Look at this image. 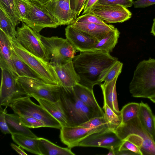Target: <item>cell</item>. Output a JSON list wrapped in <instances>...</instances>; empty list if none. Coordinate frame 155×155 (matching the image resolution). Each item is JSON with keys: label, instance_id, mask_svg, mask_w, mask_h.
<instances>
[{"label": "cell", "instance_id": "cell-10", "mask_svg": "<svg viewBox=\"0 0 155 155\" xmlns=\"http://www.w3.org/2000/svg\"><path fill=\"white\" fill-rule=\"evenodd\" d=\"M27 96L17 78L8 70L1 69L0 105L7 107L15 101Z\"/></svg>", "mask_w": 155, "mask_h": 155}, {"label": "cell", "instance_id": "cell-12", "mask_svg": "<svg viewBox=\"0 0 155 155\" xmlns=\"http://www.w3.org/2000/svg\"><path fill=\"white\" fill-rule=\"evenodd\" d=\"M91 13L104 21L107 23H122L132 16L127 8L119 5H102L97 2L91 8Z\"/></svg>", "mask_w": 155, "mask_h": 155}, {"label": "cell", "instance_id": "cell-24", "mask_svg": "<svg viewBox=\"0 0 155 155\" xmlns=\"http://www.w3.org/2000/svg\"><path fill=\"white\" fill-rule=\"evenodd\" d=\"M12 140L22 148L31 153L42 155L39 148L38 137L33 138L23 135L11 134Z\"/></svg>", "mask_w": 155, "mask_h": 155}, {"label": "cell", "instance_id": "cell-48", "mask_svg": "<svg viewBox=\"0 0 155 155\" xmlns=\"http://www.w3.org/2000/svg\"><path fill=\"white\" fill-rule=\"evenodd\" d=\"M40 3L45 5L50 0H35Z\"/></svg>", "mask_w": 155, "mask_h": 155}, {"label": "cell", "instance_id": "cell-46", "mask_svg": "<svg viewBox=\"0 0 155 155\" xmlns=\"http://www.w3.org/2000/svg\"><path fill=\"white\" fill-rule=\"evenodd\" d=\"M10 145L12 148L19 154L21 155H28L27 153L20 148L19 147L17 146L14 144L12 143H11Z\"/></svg>", "mask_w": 155, "mask_h": 155}, {"label": "cell", "instance_id": "cell-7", "mask_svg": "<svg viewBox=\"0 0 155 155\" xmlns=\"http://www.w3.org/2000/svg\"><path fill=\"white\" fill-rule=\"evenodd\" d=\"M17 81L27 96L35 99L40 98L52 102L59 99L61 87L46 83L39 79L18 77Z\"/></svg>", "mask_w": 155, "mask_h": 155}, {"label": "cell", "instance_id": "cell-37", "mask_svg": "<svg viewBox=\"0 0 155 155\" xmlns=\"http://www.w3.org/2000/svg\"><path fill=\"white\" fill-rule=\"evenodd\" d=\"M101 117L90 107L84 104L80 111V117L82 124L94 117Z\"/></svg>", "mask_w": 155, "mask_h": 155}, {"label": "cell", "instance_id": "cell-15", "mask_svg": "<svg viewBox=\"0 0 155 155\" xmlns=\"http://www.w3.org/2000/svg\"><path fill=\"white\" fill-rule=\"evenodd\" d=\"M59 84L65 89L73 88L79 83L80 78L74 68L72 60L65 64H50Z\"/></svg>", "mask_w": 155, "mask_h": 155}, {"label": "cell", "instance_id": "cell-39", "mask_svg": "<svg viewBox=\"0 0 155 155\" xmlns=\"http://www.w3.org/2000/svg\"><path fill=\"white\" fill-rule=\"evenodd\" d=\"M86 0H70L74 20L76 19L83 10Z\"/></svg>", "mask_w": 155, "mask_h": 155}, {"label": "cell", "instance_id": "cell-29", "mask_svg": "<svg viewBox=\"0 0 155 155\" xmlns=\"http://www.w3.org/2000/svg\"><path fill=\"white\" fill-rule=\"evenodd\" d=\"M12 60L18 77H26L39 79L35 73L18 56L13 48Z\"/></svg>", "mask_w": 155, "mask_h": 155}, {"label": "cell", "instance_id": "cell-25", "mask_svg": "<svg viewBox=\"0 0 155 155\" xmlns=\"http://www.w3.org/2000/svg\"><path fill=\"white\" fill-rule=\"evenodd\" d=\"M139 104L138 117L144 128L152 137L155 126V116L147 104L142 101Z\"/></svg>", "mask_w": 155, "mask_h": 155}, {"label": "cell", "instance_id": "cell-50", "mask_svg": "<svg viewBox=\"0 0 155 155\" xmlns=\"http://www.w3.org/2000/svg\"><path fill=\"white\" fill-rule=\"evenodd\" d=\"M152 138L153 141L155 144V126L154 133H153V135L152 136Z\"/></svg>", "mask_w": 155, "mask_h": 155}, {"label": "cell", "instance_id": "cell-47", "mask_svg": "<svg viewBox=\"0 0 155 155\" xmlns=\"http://www.w3.org/2000/svg\"><path fill=\"white\" fill-rule=\"evenodd\" d=\"M150 32L155 36V18L153 19V23L151 28Z\"/></svg>", "mask_w": 155, "mask_h": 155}, {"label": "cell", "instance_id": "cell-3", "mask_svg": "<svg viewBox=\"0 0 155 155\" xmlns=\"http://www.w3.org/2000/svg\"><path fill=\"white\" fill-rule=\"evenodd\" d=\"M115 132L122 141L128 140L139 147L143 155H155V144L152 137L142 125L138 117L121 123Z\"/></svg>", "mask_w": 155, "mask_h": 155}, {"label": "cell", "instance_id": "cell-1", "mask_svg": "<svg viewBox=\"0 0 155 155\" xmlns=\"http://www.w3.org/2000/svg\"><path fill=\"white\" fill-rule=\"evenodd\" d=\"M117 60L110 53L90 51L80 52L72 61L80 78L79 84L93 90L95 85H100L99 80L102 72Z\"/></svg>", "mask_w": 155, "mask_h": 155}, {"label": "cell", "instance_id": "cell-30", "mask_svg": "<svg viewBox=\"0 0 155 155\" xmlns=\"http://www.w3.org/2000/svg\"><path fill=\"white\" fill-rule=\"evenodd\" d=\"M123 66V63L117 60L108 68L102 72L100 77L99 81L100 84L103 81H111L118 77L121 72Z\"/></svg>", "mask_w": 155, "mask_h": 155}, {"label": "cell", "instance_id": "cell-5", "mask_svg": "<svg viewBox=\"0 0 155 155\" xmlns=\"http://www.w3.org/2000/svg\"><path fill=\"white\" fill-rule=\"evenodd\" d=\"M41 37L46 49L47 62L62 64L73 60L76 50L67 39L58 36Z\"/></svg>", "mask_w": 155, "mask_h": 155}, {"label": "cell", "instance_id": "cell-19", "mask_svg": "<svg viewBox=\"0 0 155 155\" xmlns=\"http://www.w3.org/2000/svg\"><path fill=\"white\" fill-rule=\"evenodd\" d=\"M70 25L92 37L98 41L115 28L114 26L108 24L105 25L94 23L72 21Z\"/></svg>", "mask_w": 155, "mask_h": 155}, {"label": "cell", "instance_id": "cell-2", "mask_svg": "<svg viewBox=\"0 0 155 155\" xmlns=\"http://www.w3.org/2000/svg\"><path fill=\"white\" fill-rule=\"evenodd\" d=\"M129 90L133 97L150 98L155 96V59L140 62L134 71Z\"/></svg>", "mask_w": 155, "mask_h": 155}, {"label": "cell", "instance_id": "cell-41", "mask_svg": "<svg viewBox=\"0 0 155 155\" xmlns=\"http://www.w3.org/2000/svg\"><path fill=\"white\" fill-rule=\"evenodd\" d=\"M134 2L133 0H99L97 2L102 5H119L127 8L131 7Z\"/></svg>", "mask_w": 155, "mask_h": 155}, {"label": "cell", "instance_id": "cell-43", "mask_svg": "<svg viewBox=\"0 0 155 155\" xmlns=\"http://www.w3.org/2000/svg\"><path fill=\"white\" fill-rule=\"evenodd\" d=\"M155 4V0H137L133 5L135 8H144Z\"/></svg>", "mask_w": 155, "mask_h": 155}, {"label": "cell", "instance_id": "cell-4", "mask_svg": "<svg viewBox=\"0 0 155 155\" xmlns=\"http://www.w3.org/2000/svg\"><path fill=\"white\" fill-rule=\"evenodd\" d=\"M13 48L18 56L46 83L58 84V82L49 63L25 49L16 38L11 39Z\"/></svg>", "mask_w": 155, "mask_h": 155}, {"label": "cell", "instance_id": "cell-18", "mask_svg": "<svg viewBox=\"0 0 155 155\" xmlns=\"http://www.w3.org/2000/svg\"><path fill=\"white\" fill-rule=\"evenodd\" d=\"M0 66L2 69L8 70L16 78L18 76L15 69L12 60L13 47L11 38L0 30Z\"/></svg>", "mask_w": 155, "mask_h": 155}, {"label": "cell", "instance_id": "cell-36", "mask_svg": "<svg viewBox=\"0 0 155 155\" xmlns=\"http://www.w3.org/2000/svg\"><path fill=\"white\" fill-rule=\"evenodd\" d=\"M18 116L23 124L29 128L46 127L44 122L35 118L29 116Z\"/></svg>", "mask_w": 155, "mask_h": 155}, {"label": "cell", "instance_id": "cell-13", "mask_svg": "<svg viewBox=\"0 0 155 155\" xmlns=\"http://www.w3.org/2000/svg\"><path fill=\"white\" fill-rule=\"evenodd\" d=\"M115 131L105 129L95 132L81 141L78 146L95 147L117 150L122 142Z\"/></svg>", "mask_w": 155, "mask_h": 155}, {"label": "cell", "instance_id": "cell-26", "mask_svg": "<svg viewBox=\"0 0 155 155\" xmlns=\"http://www.w3.org/2000/svg\"><path fill=\"white\" fill-rule=\"evenodd\" d=\"M42 155H75L71 148L58 146L44 138L38 137Z\"/></svg>", "mask_w": 155, "mask_h": 155}, {"label": "cell", "instance_id": "cell-9", "mask_svg": "<svg viewBox=\"0 0 155 155\" xmlns=\"http://www.w3.org/2000/svg\"><path fill=\"white\" fill-rule=\"evenodd\" d=\"M17 27L16 38L18 42L28 51L47 62L45 48L41 39V35L23 22Z\"/></svg>", "mask_w": 155, "mask_h": 155}, {"label": "cell", "instance_id": "cell-28", "mask_svg": "<svg viewBox=\"0 0 155 155\" xmlns=\"http://www.w3.org/2000/svg\"><path fill=\"white\" fill-rule=\"evenodd\" d=\"M16 26L3 7L0 4V30L12 39L16 37Z\"/></svg>", "mask_w": 155, "mask_h": 155}, {"label": "cell", "instance_id": "cell-21", "mask_svg": "<svg viewBox=\"0 0 155 155\" xmlns=\"http://www.w3.org/2000/svg\"><path fill=\"white\" fill-rule=\"evenodd\" d=\"M36 100L59 122L62 127L69 126L67 117L59 99L55 102L40 98Z\"/></svg>", "mask_w": 155, "mask_h": 155}, {"label": "cell", "instance_id": "cell-31", "mask_svg": "<svg viewBox=\"0 0 155 155\" xmlns=\"http://www.w3.org/2000/svg\"><path fill=\"white\" fill-rule=\"evenodd\" d=\"M104 117L107 123L108 129L115 131L122 123L121 116L117 114L106 104L104 103Z\"/></svg>", "mask_w": 155, "mask_h": 155}, {"label": "cell", "instance_id": "cell-20", "mask_svg": "<svg viewBox=\"0 0 155 155\" xmlns=\"http://www.w3.org/2000/svg\"><path fill=\"white\" fill-rule=\"evenodd\" d=\"M77 97L84 104L88 106L98 113L101 116L104 117V113L97 103L93 90L79 83L73 87Z\"/></svg>", "mask_w": 155, "mask_h": 155}, {"label": "cell", "instance_id": "cell-23", "mask_svg": "<svg viewBox=\"0 0 155 155\" xmlns=\"http://www.w3.org/2000/svg\"><path fill=\"white\" fill-rule=\"evenodd\" d=\"M5 118L11 134H17L31 138L38 137L29 128L23 124L18 114L15 113L9 114L7 113Z\"/></svg>", "mask_w": 155, "mask_h": 155}, {"label": "cell", "instance_id": "cell-14", "mask_svg": "<svg viewBox=\"0 0 155 155\" xmlns=\"http://www.w3.org/2000/svg\"><path fill=\"white\" fill-rule=\"evenodd\" d=\"M60 129L61 141L71 148L78 146L81 141L90 135L108 129L105 127H86L79 125L62 127Z\"/></svg>", "mask_w": 155, "mask_h": 155}, {"label": "cell", "instance_id": "cell-45", "mask_svg": "<svg viewBox=\"0 0 155 155\" xmlns=\"http://www.w3.org/2000/svg\"><path fill=\"white\" fill-rule=\"evenodd\" d=\"M115 155H137V154L132 152L128 150H115Z\"/></svg>", "mask_w": 155, "mask_h": 155}, {"label": "cell", "instance_id": "cell-6", "mask_svg": "<svg viewBox=\"0 0 155 155\" xmlns=\"http://www.w3.org/2000/svg\"><path fill=\"white\" fill-rule=\"evenodd\" d=\"M15 113L19 116L34 117L44 122L46 127L60 129L59 122L41 105L33 102L30 97L26 96L11 103L9 106Z\"/></svg>", "mask_w": 155, "mask_h": 155}, {"label": "cell", "instance_id": "cell-35", "mask_svg": "<svg viewBox=\"0 0 155 155\" xmlns=\"http://www.w3.org/2000/svg\"><path fill=\"white\" fill-rule=\"evenodd\" d=\"M80 126L86 127H105L108 129L107 121L103 116L94 117Z\"/></svg>", "mask_w": 155, "mask_h": 155}, {"label": "cell", "instance_id": "cell-40", "mask_svg": "<svg viewBox=\"0 0 155 155\" xmlns=\"http://www.w3.org/2000/svg\"><path fill=\"white\" fill-rule=\"evenodd\" d=\"M128 150L132 152L137 155H143L140 148L133 143L127 140H124L117 150Z\"/></svg>", "mask_w": 155, "mask_h": 155}, {"label": "cell", "instance_id": "cell-49", "mask_svg": "<svg viewBox=\"0 0 155 155\" xmlns=\"http://www.w3.org/2000/svg\"><path fill=\"white\" fill-rule=\"evenodd\" d=\"M109 152L107 155H115V150L113 148H111L109 150Z\"/></svg>", "mask_w": 155, "mask_h": 155}, {"label": "cell", "instance_id": "cell-22", "mask_svg": "<svg viewBox=\"0 0 155 155\" xmlns=\"http://www.w3.org/2000/svg\"><path fill=\"white\" fill-rule=\"evenodd\" d=\"M118 77L111 81H104L101 84L100 86L104 97V103L106 104L118 115L121 116L119 111L117 97L116 83Z\"/></svg>", "mask_w": 155, "mask_h": 155}, {"label": "cell", "instance_id": "cell-42", "mask_svg": "<svg viewBox=\"0 0 155 155\" xmlns=\"http://www.w3.org/2000/svg\"><path fill=\"white\" fill-rule=\"evenodd\" d=\"M6 107L3 109L0 106V129L1 132L4 134H11L5 118Z\"/></svg>", "mask_w": 155, "mask_h": 155}, {"label": "cell", "instance_id": "cell-17", "mask_svg": "<svg viewBox=\"0 0 155 155\" xmlns=\"http://www.w3.org/2000/svg\"><path fill=\"white\" fill-rule=\"evenodd\" d=\"M44 5L59 26L69 25L74 20L70 0H50Z\"/></svg>", "mask_w": 155, "mask_h": 155}, {"label": "cell", "instance_id": "cell-16", "mask_svg": "<svg viewBox=\"0 0 155 155\" xmlns=\"http://www.w3.org/2000/svg\"><path fill=\"white\" fill-rule=\"evenodd\" d=\"M65 36L76 50L80 52L92 51L98 42L92 37L72 27L70 25L65 28Z\"/></svg>", "mask_w": 155, "mask_h": 155}, {"label": "cell", "instance_id": "cell-27", "mask_svg": "<svg viewBox=\"0 0 155 155\" xmlns=\"http://www.w3.org/2000/svg\"><path fill=\"white\" fill-rule=\"evenodd\" d=\"M120 35L119 30L115 28L105 37L99 41L92 51H101L109 53L112 52L118 42Z\"/></svg>", "mask_w": 155, "mask_h": 155}, {"label": "cell", "instance_id": "cell-11", "mask_svg": "<svg viewBox=\"0 0 155 155\" xmlns=\"http://www.w3.org/2000/svg\"><path fill=\"white\" fill-rule=\"evenodd\" d=\"M59 100L67 117L69 126L81 124L80 111L84 103L76 96L73 88L68 90L61 87Z\"/></svg>", "mask_w": 155, "mask_h": 155}, {"label": "cell", "instance_id": "cell-38", "mask_svg": "<svg viewBox=\"0 0 155 155\" xmlns=\"http://www.w3.org/2000/svg\"><path fill=\"white\" fill-rule=\"evenodd\" d=\"M17 14L22 21L26 16L28 11L27 3L24 0H14Z\"/></svg>", "mask_w": 155, "mask_h": 155}, {"label": "cell", "instance_id": "cell-34", "mask_svg": "<svg viewBox=\"0 0 155 155\" xmlns=\"http://www.w3.org/2000/svg\"><path fill=\"white\" fill-rule=\"evenodd\" d=\"M73 21L78 22L94 23L102 25H107L104 21L91 13H88L77 17Z\"/></svg>", "mask_w": 155, "mask_h": 155}, {"label": "cell", "instance_id": "cell-51", "mask_svg": "<svg viewBox=\"0 0 155 155\" xmlns=\"http://www.w3.org/2000/svg\"><path fill=\"white\" fill-rule=\"evenodd\" d=\"M152 102L155 103V96L149 98Z\"/></svg>", "mask_w": 155, "mask_h": 155}, {"label": "cell", "instance_id": "cell-44", "mask_svg": "<svg viewBox=\"0 0 155 155\" xmlns=\"http://www.w3.org/2000/svg\"><path fill=\"white\" fill-rule=\"evenodd\" d=\"M99 0H86L83 9L82 15L90 13V10L92 7Z\"/></svg>", "mask_w": 155, "mask_h": 155}, {"label": "cell", "instance_id": "cell-8", "mask_svg": "<svg viewBox=\"0 0 155 155\" xmlns=\"http://www.w3.org/2000/svg\"><path fill=\"white\" fill-rule=\"evenodd\" d=\"M24 0L27 4L28 11L22 22L34 31L39 33L44 28H56L59 26L44 5L35 0Z\"/></svg>", "mask_w": 155, "mask_h": 155}, {"label": "cell", "instance_id": "cell-33", "mask_svg": "<svg viewBox=\"0 0 155 155\" xmlns=\"http://www.w3.org/2000/svg\"><path fill=\"white\" fill-rule=\"evenodd\" d=\"M2 5L16 26L21 21L16 12L14 0H0Z\"/></svg>", "mask_w": 155, "mask_h": 155}, {"label": "cell", "instance_id": "cell-32", "mask_svg": "<svg viewBox=\"0 0 155 155\" xmlns=\"http://www.w3.org/2000/svg\"><path fill=\"white\" fill-rule=\"evenodd\" d=\"M140 104L129 103L124 105L120 111L122 123L127 122L138 117Z\"/></svg>", "mask_w": 155, "mask_h": 155}]
</instances>
